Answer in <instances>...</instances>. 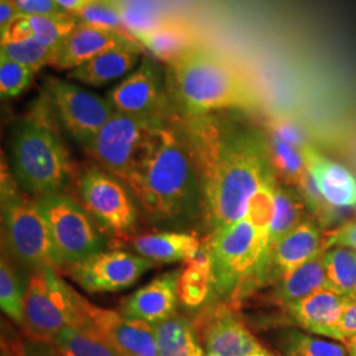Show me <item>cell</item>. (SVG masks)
<instances>
[{
	"label": "cell",
	"mask_w": 356,
	"mask_h": 356,
	"mask_svg": "<svg viewBox=\"0 0 356 356\" xmlns=\"http://www.w3.org/2000/svg\"><path fill=\"white\" fill-rule=\"evenodd\" d=\"M181 120L198 163L201 225L209 236L243 219L254 194L277 179L268 134L244 119L223 113Z\"/></svg>",
	"instance_id": "cell-1"
},
{
	"label": "cell",
	"mask_w": 356,
	"mask_h": 356,
	"mask_svg": "<svg viewBox=\"0 0 356 356\" xmlns=\"http://www.w3.org/2000/svg\"><path fill=\"white\" fill-rule=\"evenodd\" d=\"M132 193L147 219L157 227L185 231L202 223L198 163L178 116L157 129Z\"/></svg>",
	"instance_id": "cell-2"
},
{
	"label": "cell",
	"mask_w": 356,
	"mask_h": 356,
	"mask_svg": "<svg viewBox=\"0 0 356 356\" xmlns=\"http://www.w3.org/2000/svg\"><path fill=\"white\" fill-rule=\"evenodd\" d=\"M169 99L181 119L226 111L252 113L260 98L245 76L218 51L198 44L166 64Z\"/></svg>",
	"instance_id": "cell-3"
},
{
	"label": "cell",
	"mask_w": 356,
	"mask_h": 356,
	"mask_svg": "<svg viewBox=\"0 0 356 356\" xmlns=\"http://www.w3.org/2000/svg\"><path fill=\"white\" fill-rule=\"evenodd\" d=\"M60 127L44 92L13 127L11 172L20 189L35 200L73 186L76 169Z\"/></svg>",
	"instance_id": "cell-4"
},
{
	"label": "cell",
	"mask_w": 356,
	"mask_h": 356,
	"mask_svg": "<svg viewBox=\"0 0 356 356\" xmlns=\"http://www.w3.org/2000/svg\"><path fill=\"white\" fill-rule=\"evenodd\" d=\"M269 231L245 216L207 236L204 248L213 269L214 301L238 300L261 286L269 256Z\"/></svg>",
	"instance_id": "cell-5"
},
{
	"label": "cell",
	"mask_w": 356,
	"mask_h": 356,
	"mask_svg": "<svg viewBox=\"0 0 356 356\" xmlns=\"http://www.w3.org/2000/svg\"><path fill=\"white\" fill-rule=\"evenodd\" d=\"M0 210L1 248L13 261L29 273L45 268L58 269L49 229L38 201L20 189L4 159L0 172Z\"/></svg>",
	"instance_id": "cell-6"
},
{
	"label": "cell",
	"mask_w": 356,
	"mask_h": 356,
	"mask_svg": "<svg viewBox=\"0 0 356 356\" xmlns=\"http://www.w3.org/2000/svg\"><path fill=\"white\" fill-rule=\"evenodd\" d=\"M26 286L23 329L28 339L51 343L65 329L89 323L86 298L65 282L58 269L31 272Z\"/></svg>",
	"instance_id": "cell-7"
},
{
	"label": "cell",
	"mask_w": 356,
	"mask_h": 356,
	"mask_svg": "<svg viewBox=\"0 0 356 356\" xmlns=\"http://www.w3.org/2000/svg\"><path fill=\"white\" fill-rule=\"evenodd\" d=\"M72 189L110 239L131 242L135 238L140 204L124 182L98 164H89L76 170Z\"/></svg>",
	"instance_id": "cell-8"
},
{
	"label": "cell",
	"mask_w": 356,
	"mask_h": 356,
	"mask_svg": "<svg viewBox=\"0 0 356 356\" xmlns=\"http://www.w3.org/2000/svg\"><path fill=\"white\" fill-rule=\"evenodd\" d=\"M164 124L166 123L115 111L86 152L95 164L114 175L134 191L156 132Z\"/></svg>",
	"instance_id": "cell-9"
},
{
	"label": "cell",
	"mask_w": 356,
	"mask_h": 356,
	"mask_svg": "<svg viewBox=\"0 0 356 356\" xmlns=\"http://www.w3.org/2000/svg\"><path fill=\"white\" fill-rule=\"evenodd\" d=\"M49 229L58 269L107 250L110 238L72 193H56L38 198Z\"/></svg>",
	"instance_id": "cell-10"
},
{
	"label": "cell",
	"mask_w": 356,
	"mask_h": 356,
	"mask_svg": "<svg viewBox=\"0 0 356 356\" xmlns=\"http://www.w3.org/2000/svg\"><path fill=\"white\" fill-rule=\"evenodd\" d=\"M44 94L60 126L85 151L115 113L107 98L57 76L44 81Z\"/></svg>",
	"instance_id": "cell-11"
},
{
	"label": "cell",
	"mask_w": 356,
	"mask_h": 356,
	"mask_svg": "<svg viewBox=\"0 0 356 356\" xmlns=\"http://www.w3.org/2000/svg\"><path fill=\"white\" fill-rule=\"evenodd\" d=\"M116 113L168 123L177 115L169 99L165 73L151 58H143L138 69L107 94Z\"/></svg>",
	"instance_id": "cell-12"
},
{
	"label": "cell",
	"mask_w": 356,
	"mask_h": 356,
	"mask_svg": "<svg viewBox=\"0 0 356 356\" xmlns=\"http://www.w3.org/2000/svg\"><path fill=\"white\" fill-rule=\"evenodd\" d=\"M156 263L123 250H104L64 269L88 293L120 292L131 288Z\"/></svg>",
	"instance_id": "cell-13"
},
{
	"label": "cell",
	"mask_w": 356,
	"mask_h": 356,
	"mask_svg": "<svg viewBox=\"0 0 356 356\" xmlns=\"http://www.w3.org/2000/svg\"><path fill=\"white\" fill-rule=\"evenodd\" d=\"M193 325L207 356H254L267 350L226 302L207 304Z\"/></svg>",
	"instance_id": "cell-14"
},
{
	"label": "cell",
	"mask_w": 356,
	"mask_h": 356,
	"mask_svg": "<svg viewBox=\"0 0 356 356\" xmlns=\"http://www.w3.org/2000/svg\"><path fill=\"white\" fill-rule=\"evenodd\" d=\"M90 323L114 346L122 356H160L152 325L128 318L120 312L103 309L85 301Z\"/></svg>",
	"instance_id": "cell-15"
},
{
	"label": "cell",
	"mask_w": 356,
	"mask_h": 356,
	"mask_svg": "<svg viewBox=\"0 0 356 356\" xmlns=\"http://www.w3.org/2000/svg\"><path fill=\"white\" fill-rule=\"evenodd\" d=\"M118 48L143 49L138 40L127 33L78 23L58 48L53 66L60 70H73L104 51Z\"/></svg>",
	"instance_id": "cell-16"
},
{
	"label": "cell",
	"mask_w": 356,
	"mask_h": 356,
	"mask_svg": "<svg viewBox=\"0 0 356 356\" xmlns=\"http://www.w3.org/2000/svg\"><path fill=\"white\" fill-rule=\"evenodd\" d=\"M181 270H169L126 298L120 313L128 318L144 321L154 326L177 314L178 281Z\"/></svg>",
	"instance_id": "cell-17"
},
{
	"label": "cell",
	"mask_w": 356,
	"mask_h": 356,
	"mask_svg": "<svg viewBox=\"0 0 356 356\" xmlns=\"http://www.w3.org/2000/svg\"><path fill=\"white\" fill-rule=\"evenodd\" d=\"M321 250L319 227L313 220L306 219L269 251L261 285L277 284L285 275L316 256Z\"/></svg>",
	"instance_id": "cell-18"
},
{
	"label": "cell",
	"mask_w": 356,
	"mask_h": 356,
	"mask_svg": "<svg viewBox=\"0 0 356 356\" xmlns=\"http://www.w3.org/2000/svg\"><path fill=\"white\" fill-rule=\"evenodd\" d=\"M351 300L331 289H322L300 301L284 306L302 329L338 341V326Z\"/></svg>",
	"instance_id": "cell-19"
},
{
	"label": "cell",
	"mask_w": 356,
	"mask_h": 356,
	"mask_svg": "<svg viewBox=\"0 0 356 356\" xmlns=\"http://www.w3.org/2000/svg\"><path fill=\"white\" fill-rule=\"evenodd\" d=\"M302 153L306 169L325 201L332 207H355L356 179L353 173L309 144L302 147Z\"/></svg>",
	"instance_id": "cell-20"
},
{
	"label": "cell",
	"mask_w": 356,
	"mask_h": 356,
	"mask_svg": "<svg viewBox=\"0 0 356 356\" xmlns=\"http://www.w3.org/2000/svg\"><path fill=\"white\" fill-rule=\"evenodd\" d=\"M135 252L156 264L191 261L204 250L197 234L177 229L143 234L132 241Z\"/></svg>",
	"instance_id": "cell-21"
},
{
	"label": "cell",
	"mask_w": 356,
	"mask_h": 356,
	"mask_svg": "<svg viewBox=\"0 0 356 356\" xmlns=\"http://www.w3.org/2000/svg\"><path fill=\"white\" fill-rule=\"evenodd\" d=\"M135 38L143 49L151 51L153 57L165 65L201 44L195 29L175 16H168L163 23Z\"/></svg>",
	"instance_id": "cell-22"
},
{
	"label": "cell",
	"mask_w": 356,
	"mask_h": 356,
	"mask_svg": "<svg viewBox=\"0 0 356 356\" xmlns=\"http://www.w3.org/2000/svg\"><path fill=\"white\" fill-rule=\"evenodd\" d=\"M143 49L118 48L104 51L73 70H69L67 79L101 88L114 82L122 76H127L140 60Z\"/></svg>",
	"instance_id": "cell-23"
},
{
	"label": "cell",
	"mask_w": 356,
	"mask_h": 356,
	"mask_svg": "<svg viewBox=\"0 0 356 356\" xmlns=\"http://www.w3.org/2000/svg\"><path fill=\"white\" fill-rule=\"evenodd\" d=\"M325 250H321L318 254L294 268L276 284L275 300L279 304L288 305L322 289H330L325 264Z\"/></svg>",
	"instance_id": "cell-24"
},
{
	"label": "cell",
	"mask_w": 356,
	"mask_h": 356,
	"mask_svg": "<svg viewBox=\"0 0 356 356\" xmlns=\"http://www.w3.org/2000/svg\"><path fill=\"white\" fill-rule=\"evenodd\" d=\"M160 356H207L193 322L179 314L154 326Z\"/></svg>",
	"instance_id": "cell-25"
},
{
	"label": "cell",
	"mask_w": 356,
	"mask_h": 356,
	"mask_svg": "<svg viewBox=\"0 0 356 356\" xmlns=\"http://www.w3.org/2000/svg\"><path fill=\"white\" fill-rule=\"evenodd\" d=\"M213 297V269L210 259L202 250L195 259L186 263L178 281L179 302L188 309H202Z\"/></svg>",
	"instance_id": "cell-26"
},
{
	"label": "cell",
	"mask_w": 356,
	"mask_h": 356,
	"mask_svg": "<svg viewBox=\"0 0 356 356\" xmlns=\"http://www.w3.org/2000/svg\"><path fill=\"white\" fill-rule=\"evenodd\" d=\"M51 344L61 356H122L90 322L65 329Z\"/></svg>",
	"instance_id": "cell-27"
},
{
	"label": "cell",
	"mask_w": 356,
	"mask_h": 356,
	"mask_svg": "<svg viewBox=\"0 0 356 356\" xmlns=\"http://www.w3.org/2000/svg\"><path fill=\"white\" fill-rule=\"evenodd\" d=\"M306 219V204L300 191L277 184L275 191V216L269 231V251Z\"/></svg>",
	"instance_id": "cell-28"
},
{
	"label": "cell",
	"mask_w": 356,
	"mask_h": 356,
	"mask_svg": "<svg viewBox=\"0 0 356 356\" xmlns=\"http://www.w3.org/2000/svg\"><path fill=\"white\" fill-rule=\"evenodd\" d=\"M15 261L4 248L0 257V306L3 314L15 325L24 327V300L26 286Z\"/></svg>",
	"instance_id": "cell-29"
},
{
	"label": "cell",
	"mask_w": 356,
	"mask_h": 356,
	"mask_svg": "<svg viewBox=\"0 0 356 356\" xmlns=\"http://www.w3.org/2000/svg\"><path fill=\"white\" fill-rule=\"evenodd\" d=\"M268 140L277 181L281 178L284 185L297 188L307 173L302 147L284 140L272 132H268Z\"/></svg>",
	"instance_id": "cell-30"
},
{
	"label": "cell",
	"mask_w": 356,
	"mask_h": 356,
	"mask_svg": "<svg viewBox=\"0 0 356 356\" xmlns=\"http://www.w3.org/2000/svg\"><path fill=\"white\" fill-rule=\"evenodd\" d=\"M326 273L331 291L356 301V251L332 247L325 252Z\"/></svg>",
	"instance_id": "cell-31"
},
{
	"label": "cell",
	"mask_w": 356,
	"mask_h": 356,
	"mask_svg": "<svg viewBox=\"0 0 356 356\" xmlns=\"http://www.w3.org/2000/svg\"><path fill=\"white\" fill-rule=\"evenodd\" d=\"M57 51V48L45 45L33 38L19 42L0 44V57L23 65L35 73L48 65L54 64Z\"/></svg>",
	"instance_id": "cell-32"
},
{
	"label": "cell",
	"mask_w": 356,
	"mask_h": 356,
	"mask_svg": "<svg viewBox=\"0 0 356 356\" xmlns=\"http://www.w3.org/2000/svg\"><path fill=\"white\" fill-rule=\"evenodd\" d=\"M281 347L286 356H348L342 344L297 330L285 331Z\"/></svg>",
	"instance_id": "cell-33"
},
{
	"label": "cell",
	"mask_w": 356,
	"mask_h": 356,
	"mask_svg": "<svg viewBox=\"0 0 356 356\" xmlns=\"http://www.w3.org/2000/svg\"><path fill=\"white\" fill-rule=\"evenodd\" d=\"M33 38L53 48H60L66 38L78 26L73 13H57L48 16H28Z\"/></svg>",
	"instance_id": "cell-34"
},
{
	"label": "cell",
	"mask_w": 356,
	"mask_h": 356,
	"mask_svg": "<svg viewBox=\"0 0 356 356\" xmlns=\"http://www.w3.org/2000/svg\"><path fill=\"white\" fill-rule=\"evenodd\" d=\"M74 16L78 23L119 31L129 35L120 13L119 0H92Z\"/></svg>",
	"instance_id": "cell-35"
},
{
	"label": "cell",
	"mask_w": 356,
	"mask_h": 356,
	"mask_svg": "<svg viewBox=\"0 0 356 356\" xmlns=\"http://www.w3.org/2000/svg\"><path fill=\"white\" fill-rule=\"evenodd\" d=\"M35 72L8 58L0 57V95L1 99L19 97L33 82Z\"/></svg>",
	"instance_id": "cell-36"
},
{
	"label": "cell",
	"mask_w": 356,
	"mask_h": 356,
	"mask_svg": "<svg viewBox=\"0 0 356 356\" xmlns=\"http://www.w3.org/2000/svg\"><path fill=\"white\" fill-rule=\"evenodd\" d=\"M19 13L26 16H48L64 13L56 0H13Z\"/></svg>",
	"instance_id": "cell-37"
},
{
	"label": "cell",
	"mask_w": 356,
	"mask_h": 356,
	"mask_svg": "<svg viewBox=\"0 0 356 356\" xmlns=\"http://www.w3.org/2000/svg\"><path fill=\"white\" fill-rule=\"evenodd\" d=\"M0 31H1L0 32V35H1V42L0 44L19 42V41L33 38L28 16L23 15V13L17 15L8 26L0 29Z\"/></svg>",
	"instance_id": "cell-38"
},
{
	"label": "cell",
	"mask_w": 356,
	"mask_h": 356,
	"mask_svg": "<svg viewBox=\"0 0 356 356\" xmlns=\"http://www.w3.org/2000/svg\"><path fill=\"white\" fill-rule=\"evenodd\" d=\"M356 334V301L350 302L344 309L338 326V341H347Z\"/></svg>",
	"instance_id": "cell-39"
},
{
	"label": "cell",
	"mask_w": 356,
	"mask_h": 356,
	"mask_svg": "<svg viewBox=\"0 0 356 356\" xmlns=\"http://www.w3.org/2000/svg\"><path fill=\"white\" fill-rule=\"evenodd\" d=\"M0 356H26L24 341H20L10 330L1 331V351Z\"/></svg>",
	"instance_id": "cell-40"
},
{
	"label": "cell",
	"mask_w": 356,
	"mask_h": 356,
	"mask_svg": "<svg viewBox=\"0 0 356 356\" xmlns=\"http://www.w3.org/2000/svg\"><path fill=\"white\" fill-rule=\"evenodd\" d=\"M23 341H24L26 356H61L51 343L32 341L28 338Z\"/></svg>",
	"instance_id": "cell-41"
},
{
	"label": "cell",
	"mask_w": 356,
	"mask_h": 356,
	"mask_svg": "<svg viewBox=\"0 0 356 356\" xmlns=\"http://www.w3.org/2000/svg\"><path fill=\"white\" fill-rule=\"evenodd\" d=\"M17 15L20 13L13 0H0V29L8 26Z\"/></svg>",
	"instance_id": "cell-42"
},
{
	"label": "cell",
	"mask_w": 356,
	"mask_h": 356,
	"mask_svg": "<svg viewBox=\"0 0 356 356\" xmlns=\"http://www.w3.org/2000/svg\"><path fill=\"white\" fill-rule=\"evenodd\" d=\"M57 4L64 10L65 13L76 15L82 8H85L92 0H56Z\"/></svg>",
	"instance_id": "cell-43"
},
{
	"label": "cell",
	"mask_w": 356,
	"mask_h": 356,
	"mask_svg": "<svg viewBox=\"0 0 356 356\" xmlns=\"http://www.w3.org/2000/svg\"><path fill=\"white\" fill-rule=\"evenodd\" d=\"M346 344H347L348 354L356 355V334L355 335H353V337H350V338L346 341Z\"/></svg>",
	"instance_id": "cell-44"
},
{
	"label": "cell",
	"mask_w": 356,
	"mask_h": 356,
	"mask_svg": "<svg viewBox=\"0 0 356 356\" xmlns=\"http://www.w3.org/2000/svg\"><path fill=\"white\" fill-rule=\"evenodd\" d=\"M254 356H276L275 354H272L270 351H268V350H266V351H263L261 354H257V355Z\"/></svg>",
	"instance_id": "cell-45"
},
{
	"label": "cell",
	"mask_w": 356,
	"mask_h": 356,
	"mask_svg": "<svg viewBox=\"0 0 356 356\" xmlns=\"http://www.w3.org/2000/svg\"><path fill=\"white\" fill-rule=\"evenodd\" d=\"M348 355H350V356H356V355H351V354H348Z\"/></svg>",
	"instance_id": "cell-46"
}]
</instances>
